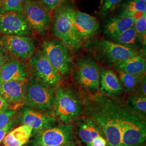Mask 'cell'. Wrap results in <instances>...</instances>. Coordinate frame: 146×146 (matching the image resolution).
<instances>
[{"label": "cell", "mask_w": 146, "mask_h": 146, "mask_svg": "<svg viewBox=\"0 0 146 146\" xmlns=\"http://www.w3.org/2000/svg\"><path fill=\"white\" fill-rule=\"evenodd\" d=\"M84 110L99 128L107 146H122L127 131L142 119L129 113L114 100L101 93L93 94L86 100Z\"/></svg>", "instance_id": "1"}, {"label": "cell", "mask_w": 146, "mask_h": 146, "mask_svg": "<svg viewBox=\"0 0 146 146\" xmlns=\"http://www.w3.org/2000/svg\"><path fill=\"white\" fill-rule=\"evenodd\" d=\"M75 10L74 5L65 2L56 8L52 14L51 28L53 34L68 48L77 50L82 46L73 23Z\"/></svg>", "instance_id": "2"}, {"label": "cell", "mask_w": 146, "mask_h": 146, "mask_svg": "<svg viewBox=\"0 0 146 146\" xmlns=\"http://www.w3.org/2000/svg\"><path fill=\"white\" fill-rule=\"evenodd\" d=\"M25 101L29 107L50 110L54 108L55 93L52 87L33 75L27 81Z\"/></svg>", "instance_id": "3"}, {"label": "cell", "mask_w": 146, "mask_h": 146, "mask_svg": "<svg viewBox=\"0 0 146 146\" xmlns=\"http://www.w3.org/2000/svg\"><path fill=\"white\" fill-rule=\"evenodd\" d=\"M54 108L55 116L63 123H66L81 114L84 105L74 90L60 87L55 93Z\"/></svg>", "instance_id": "4"}, {"label": "cell", "mask_w": 146, "mask_h": 146, "mask_svg": "<svg viewBox=\"0 0 146 146\" xmlns=\"http://www.w3.org/2000/svg\"><path fill=\"white\" fill-rule=\"evenodd\" d=\"M101 72L99 64L94 59L84 57L78 60L74 76L84 90L93 95L99 89Z\"/></svg>", "instance_id": "5"}, {"label": "cell", "mask_w": 146, "mask_h": 146, "mask_svg": "<svg viewBox=\"0 0 146 146\" xmlns=\"http://www.w3.org/2000/svg\"><path fill=\"white\" fill-rule=\"evenodd\" d=\"M41 51L61 76H66L73 65V58L68 47L60 41L46 40Z\"/></svg>", "instance_id": "6"}, {"label": "cell", "mask_w": 146, "mask_h": 146, "mask_svg": "<svg viewBox=\"0 0 146 146\" xmlns=\"http://www.w3.org/2000/svg\"><path fill=\"white\" fill-rule=\"evenodd\" d=\"M22 13L32 31L43 35L49 29L52 14L37 0H27L23 6Z\"/></svg>", "instance_id": "7"}, {"label": "cell", "mask_w": 146, "mask_h": 146, "mask_svg": "<svg viewBox=\"0 0 146 146\" xmlns=\"http://www.w3.org/2000/svg\"><path fill=\"white\" fill-rule=\"evenodd\" d=\"M94 49L101 61L113 64L140 54L137 49L125 47L108 40H101L96 42Z\"/></svg>", "instance_id": "8"}, {"label": "cell", "mask_w": 146, "mask_h": 146, "mask_svg": "<svg viewBox=\"0 0 146 146\" xmlns=\"http://www.w3.org/2000/svg\"><path fill=\"white\" fill-rule=\"evenodd\" d=\"M32 146H60L72 142L73 126L62 123L55 127L34 131Z\"/></svg>", "instance_id": "9"}, {"label": "cell", "mask_w": 146, "mask_h": 146, "mask_svg": "<svg viewBox=\"0 0 146 146\" xmlns=\"http://www.w3.org/2000/svg\"><path fill=\"white\" fill-rule=\"evenodd\" d=\"M29 64L34 73L33 75L52 88L60 83L61 76L41 50L34 53L30 58Z\"/></svg>", "instance_id": "10"}, {"label": "cell", "mask_w": 146, "mask_h": 146, "mask_svg": "<svg viewBox=\"0 0 146 146\" xmlns=\"http://www.w3.org/2000/svg\"><path fill=\"white\" fill-rule=\"evenodd\" d=\"M0 33L5 35L28 36L33 31L22 12L11 11L0 14Z\"/></svg>", "instance_id": "11"}, {"label": "cell", "mask_w": 146, "mask_h": 146, "mask_svg": "<svg viewBox=\"0 0 146 146\" xmlns=\"http://www.w3.org/2000/svg\"><path fill=\"white\" fill-rule=\"evenodd\" d=\"M21 122L31 128L33 131H37L57 125L55 115L50 110H42L27 106L22 113Z\"/></svg>", "instance_id": "12"}, {"label": "cell", "mask_w": 146, "mask_h": 146, "mask_svg": "<svg viewBox=\"0 0 146 146\" xmlns=\"http://www.w3.org/2000/svg\"><path fill=\"white\" fill-rule=\"evenodd\" d=\"M0 43L9 54L21 59L31 58L35 49L34 40L31 37L26 36L4 35Z\"/></svg>", "instance_id": "13"}, {"label": "cell", "mask_w": 146, "mask_h": 146, "mask_svg": "<svg viewBox=\"0 0 146 146\" xmlns=\"http://www.w3.org/2000/svg\"><path fill=\"white\" fill-rule=\"evenodd\" d=\"M73 23L75 32L82 43L91 40L99 31V22L95 17L76 9Z\"/></svg>", "instance_id": "14"}, {"label": "cell", "mask_w": 146, "mask_h": 146, "mask_svg": "<svg viewBox=\"0 0 146 146\" xmlns=\"http://www.w3.org/2000/svg\"><path fill=\"white\" fill-rule=\"evenodd\" d=\"M28 78L26 65L19 61L10 60L0 69V84L11 81H27Z\"/></svg>", "instance_id": "15"}, {"label": "cell", "mask_w": 146, "mask_h": 146, "mask_svg": "<svg viewBox=\"0 0 146 146\" xmlns=\"http://www.w3.org/2000/svg\"><path fill=\"white\" fill-rule=\"evenodd\" d=\"M27 81H11L0 84V97L9 104H19L25 100Z\"/></svg>", "instance_id": "16"}, {"label": "cell", "mask_w": 146, "mask_h": 146, "mask_svg": "<svg viewBox=\"0 0 146 146\" xmlns=\"http://www.w3.org/2000/svg\"><path fill=\"white\" fill-rule=\"evenodd\" d=\"M123 89L120 79L115 72L107 68L101 71L99 87L101 94L108 97L119 95L123 93Z\"/></svg>", "instance_id": "17"}, {"label": "cell", "mask_w": 146, "mask_h": 146, "mask_svg": "<svg viewBox=\"0 0 146 146\" xmlns=\"http://www.w3.org/2000/svg\"><path fill=\"white\" fill-rule=\"evenodd\" d=\"M134 21L131 17H111L104 25V33L110 40H112L122 32L134 26Z\"/></svg>", "instance_id": "18"}, {"label": "cell", "mask_w": 146, "mask_h": 146, "mask_svg": "<svg viewBox=\"0 0 146 146\" xmlns=\"http://www.w3.org/2000/svg\"><path fill=\"white\" fill-rule=\"evenodd\" d=\"M114 66L119 71L136 76H141L146 72L145 57L140 54L125 60L116 63Z\"/></svg>", "instance_id": "19"}, {"label": "cell", "mask_w": 146, "mask_h": 146, "mask_svg": "<svg viewBox=\"0 0 146 146\" xmlns=\"http://www.w3.org/2000/svg\"><path fill=\"white\" fill-rule=\"evenodd\" d=\"M78 136L87 146H90L91 143L96 137L104 136L98 126L88 117L78 120Z\"/></svg>", "instance_id": "20"}, {"label": "cell", "mask_w": 146, "mask_h": 146, "mask_svg": "<svg viewBox=\"0 0 146 146\" xmlns=\"http://www.w3.org/2000/svg\"><path fill=\"white\" fill-rule=\"evenodd\" d=\"M33 130L28 125H23L11 131L3 140L5 146H22L29 140Z\"/></svg>", "instance_id": "21"}, {"label": "cell", "mask_w": 146, "mask_h": 146, "mask_svg": "<svg viewBox=\"0 0 146 146\" xmlns=\"http://www.w3.org/2000/svg\"><path fill=\"white\" fill-rule=\"evenodd\" d=\"M125 108L131 114L145 119L146 97L137 93L131 94L125 101Z\"/></svg>", "instance_id": "22"}, {"label": "cell", "mask_w": 146, "mask_h": 146, "mask_svg": "<svg viewBox=\"0 0 146 146\" xmlns=\"http://www.w3.org/2000/svg\"><path fill=\"white\" fill-rule=\"evenodd\" d=\"M146 14V2L141 0H127L117 17H131L134 20Z\"/></svg>", "instance_id": "23"}, {"label": "cell", "mask_w": 146, "mask_h": 146, "mask_svg": "<svg viewBox=\"0 0 146 146\" xmlns=\"http://www.w3.org/2000/svg\"><path fill=\"white\" fill-rule=\"evenodd\" d=\"M111 41L135 49H137L140 43L134 27L122 32Z\"/></svg>", "instance_id": "24"}, {"label": "cell", "mask_w": 146, "mask_h": 146, "mask_svg": "<svg viewBox=\"0 0 146 146\" xmlns=\"http://www.w3.org/2000/svg\"><path fill=\"white\" fill-rule=\"evenodd\" d=\"M119 75L123 88L128 92H131L137 88L142 76H136L120 71H119Z\"/></svg>", "instance_id": "25"}, {"label": "cell", "mask_w": 146, "mask_h": 146, "mask_svg": "<svg viewBox=\"0 0 146 146\" xmlns=\"http://www.w3.org/2000/svg\"><path fill=\"white\" fill-rule=\"evenodd\" d=\"M27 0H1L0 14L7 11L22 12L23 6Z\"/></svg>", "instance_id": "26"}, {"label": "cell", "mask_w": 146, "mask_h": 146, "mask_svg": "<svg viewBox=\"0 0 146 146\" xmlns=\"http://www.w3.org/2000/svg\"><path fill=\"white\" fill-rule=\"evenodd\" d=\"M134 28L139 37L140 42L143 44H146V14L135 20Z\"/></svg>", "instance_id": "27"}, {"label": "cell", "mask_w": 146, "mask_h": 146, "mask_svg": "<svg viewBox=\"0 0 146 146\" xmlns=\"http://www.w3.org/2000/svg\"><path fill=\"white\" fill-rule=\"evenodd\" d=\"M121 1L122 0H104L100 7V15L102 17L109 15L115 10Z\"/></svg>", "instance_id": "28"}, {"label": "cell", "mask_w": 146, "mask_h": 146, "mask_svg": "<svg viewBox=\"0 0 146 146\" xmlns=\"http://www.w3.org/2000/svg\"><path fill=\"white\" fill-rule=\"evenodd\" d=\"M48 12L52 14L58 6L67 1V0H37Z\"/></svg>", "instance_id": "29"}, {"label": "cell", "mask_w": 146, "mask_h": 146, "mask_svg": "<svg viewBox=\"0 0 146 146\" xmlns=\"http://www.w3.org/2000/svg\"><path fill=\"white\" fill-rule=\"evenodd\" d=\"M16 112L13 110H8L5 112L0 113V129H1L14 116Z\"/></svg>", "instance_id": "30"}, {"label": "cell", "mask_w": 146, "mask_h": 146, "mask_svg": "<svg viewBox=\"0 0 146 146\" xmlns=\"http://www.w3.org/2000/svg\"><path fill=\"white\" fill-rule=\"evenodd\" d=\"M15 117L13 116L9 122L4 126L1 129H0V143L3 140L5 136L13 129L14 126L15 125Z\"/></svg>", "instance_id": "31"}, {"label": "cell", "mask_w": 146, "mask_h": 146, "mask_svg": "<svg viewBox=\"0 0 146 146\" xmlns=\"http://www.w3.org/2000/svg\"><path fill=\"white\" fill-rule=\"evenodd\" d=\"M9 61V53L7 52L5 48L0 43V69L5 64Z\"/></svg>", "instance_id": "32"}, {"label": "cell", "mask_w": 146, "mask_h": 146, "mask_svg": "<svg viewBox=\"0 0 146 146\" xmlns=\"http://www.w3.org/2000/svg\"><path fill=\"white\" fill-rule=\"evenodd\" d=\"M146 75H142L138 86L136 88H137V94H140L143 96L146 97Z\"/></svg>", "instance_id": "33"}, {"label": "cell", "mask_w": 146, "mask_h": 146, "mask_svg": "<svg viewBox=\"0 0 146 146\" xmlns=\"http://www.w3.org/2000/svg\"><path fill=\"white\" fill-rule=\"evenodd\" d=\"M90 146H107V142L104 136H100L94 139Z\"/></svg>", "instance_id": "34"}, {"label": "cell", "mask_w": 146, "mask_h": 146, "mask_svg": "<svg viewBox=\"0 0 146 146\" xmlns=\"http://www.w3.org/2000/svg\"><path fill=\"white\" fill-rule=\"evenodd\" d=\"M9 110V104L0 97V113L5 112Z\"/></svg>", "instance_id": "35"}, {"label": "cell", "mask_w": 146, "mask_h": 146, "mask_svg": "<svg viewBox=\"0 0 146 146\" xmlns=\"http://www.w3.org/2000/svg\"><path fill=\"white\" fill-rule=\"evenodd\" d=\"M75 146V144L74 142H69L67 143H66V144H64V145H60V146Z\"/></svg>", "instance_id": "36"}, {"label": "cell", "mask_w": 146, "mask_h": 146, "mask_svg": "<svg viewBox=\"0 0 146 146\" xmlns=\"http://www.w3.org/2000/svg\"><path fill=\"white\" fill-rule=\"evenodd\" d=\"M103 1H104V0H101V1H100V7L102 5V3H103Z\"/></svg>", "instance_id": "37"}, {"label": "cell", "mask_w": 146, "mask_h": 146, "mask_svg": "<svg viewBox=\"0 0 146 146\" xmlns=\"http://www.w3.org/2000/svg\"><path fill=\"white\" fill-rule=\"evenodd\" d=\"M141 1H144V2H146V0H141Z\"/></svg>", "instance_id": "38"}, {"label": "cell", "mask_w": 146, "mask_h": 146, "mask_svg": "<svg viewBox=\"0 0 146 146\" xmlns=\"http://www.w3.org/2000/svg\"><path fill=\"white\" fill-rule=\"evenodd\" d=\"M0 1H1V0H0Z\"/></svg>", "instance_id": "39"}]
</instances>
